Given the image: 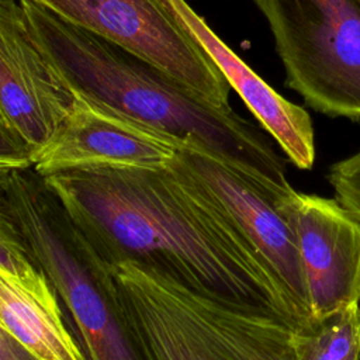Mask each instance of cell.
Segmentation results:
<instances>
[{"instance_id": "cell-1", "label": "cell", "mask_w": 360, "mask_h": 360, "mask_svg": "<svg viewBox=\"0 0 360 360\" xmlns=\"http://www.w3.org/2000/svg\"><path fill=\"white\" fill-rule=\"evenodd\" d=\"M41 180L66 221L104 260L155 266L197 292L301 330L180 150L163 169L70 170Z\"/></svg>"}, {"instance_id": "cell-2", "label": "cell", "mask_w": 360, "mask_h": 360, "mask_svg": "<svg viewBox=\"0 0 360 360\" xmlns=\"http://www.w3.org/2000/svg\"><path fill=\"white\" fill-rule=\"evenodd\" d=\"M20 1L32 37L73 91L177 138L197 139L277 204L295 193L269 136L231 107H215L138 56L32 0Z\"/></svg>"}, {"instance_id": "cell-3", "label": "cell", "mask_w": 360, "mask_h": 360, "mask_svg": "<svg viewBox=\"0 0 360 360\" xmlns=\"http://www.w3.org/2000/svg\"><path fill=\"white\" fill-rule=\"evenodd\" d=\"M139 360H297L295 329L132 259L98 280Z\"/></svg>"}, {"instance_id": "cell-4", "label": "cell", "mask_w": 360, "mask_h": 360, "mask_svg": "<svg viewBox=\"0 0 360 360\" xmlns=\"http://www.w3.org/2000/svg\"><path fill=\"white\" fill-rule=\"evenodd\" d=\"M266 17L285 84L329 117L360 121V0H253Z\"/></svg>"}, {"instance_id": "cell-5", "label": "cell", "mask_w": 360, "mask_h": 360, "mask_svg": "<svg viewBox=\"0 0 360 360\" xmlns=\"http://www.w3.org/2000/svg\"><path fill=\"white\" fill-rule=\"evenodd\" d=\"M3 187L31 255L73 319L86 359L139 360L41 177L32 167L15 169L6 174Z\"/></svg>"}, {"instance_id": "cell-6", "label": "cell", "mask_w": 360, "mask_h": 360, "mask_svg": "<svg viewBox=\"0 0 360 360\" xmlns=\"http://www.w3.org/2000/svg\"><path fill=\"white\" fill-rule=\"evenodd\" d=\"M32 1L160 69L210 104L231 107L225 76L160 0Z\"/></svg>"}, {"instance_id": "cell-7", "label": "cell", "mask_w": 360, "mask_h": 360, "mask_svg": "<svg viewBox=\"0 0 360 360\" xmlns=\"http://www.w3.org/2000/svg\"><path fill=\"white\" fill-rule=\"evenodd\" d=\"M179 150L266 269L301 330L309 328L311 302L300 250L278 204L233 163L197 139L184 138Z\"/></svg>"}, {"instance_id": "cell-8", "label": "cell", "mask_w": 360, "mask_h": 360, "mask_svg": "<svg viewBox=\"0 0 360 360\" xmlns=\"http://www.w3.org/2000/svg\"><path fill=\"white\" fill-rule=\"evenodd\" d=\"M181 141L75 91L68 114L32 152V170L45 177L70 170L163 169Z\"/></svg>"}, {"instance_id": "cell-9", "label": "cell", "mask_w": 360, "mask_h": 360, "mask_svg": "<svg viewBox=\"0 0 360 360\" xmlns=\"http://www.w3.org/2000/svg\"><path fill=\"white\" fill-rule=\"evenodd\" d=\"M75 91L31 34L20 0H0V121L30 150L42 146Z\"/></svg>"}, {"instance_id": "cell-10", "label": "cell", "mask_w": 360, "mask_h": 360, "mask_svg": "<svg viewBox=\"0 0 360 360\" xmlns=\"http://www.w3.org/2000/svg\"><path fill=\"white\" fill-rule=\"evenodd\" d=\"M278 208L295 233L312 321L360 304V219L336 198L298 191Z\"/></svg>"}, {"instance_id": "cell-11", "label": "cell", "mask_w": 360, "mask_h": 360, "mask_svg": "<svg viewBox=\"0 0 360 360\" xmlns=\"http://www.w3.org/2000/svg\"><path fill=\"white\" fill-rule=\"evenodd\" d=\"M181 27L200 44L225 76L262 128L278 143L298 169L308 170L315 162L314 127L309 114L273 87L246 65L197 14L186 0H160Z\"/></svg>"}, {"instance_id": "cell-12", "label": "cell", "mask_w": 360, "mask_h": 360, "mask_svg": "<svg viewBox=\"0 0 360 360\" xmlns=\"http://www.w3.org/2000/svg\"><path fill=\"white\" fill-rule=\"evenodd\" d=\"M0 321L38 360H87L49 278L31 284L0 267Z\"/></svg>"}, {"instance_id": "cell-13", "label": "cell", "mask_w": 360, "mask_h": 360, "mask_svg": "<svg viewBox=\"0 0 360 360\" xmlns=\"http://www.w3.org/2000/svg\"><path fill=\"white\" fill-rule=\"evenodd\" d=\"M297 360H360V304L350 302L295 332Z\"/></svg>"}, {"instance_id": "cell-14", "label": "cell", "mask_w": 360, "mask_h": 360, "mask_svg": "<svg viewBox=\"0 0 360 360\" xmlns=\"http://www.w3.org/2000/svg\"><path fill=\"white\" fill-rule=\"evenodd\" d=\"M8 172L11 170H0V267L25 283L38 284L45 281L48 276L31 255L8 208L3 187Z\"/></svg>"}, {"instance_id": "cell-15", "label": "cell", "mask_w": 360, "mask_h": 360, "mask_svg": "<svg viewBox=\"0 0 360 360\" xmlns=\"http://www.w3.org/2000/svg\"><path fill=\"white\" fill-rule=\"evenodd\" d=\"M335 198L360 219V150L335 162L326 174Z\"/></svg>"}, {"instance_id": "cell-16", "label": "cell", "mask_w": 360, "mask_h": 360, "mask_svg": "<svg viewBox=\"0 0 360 360\" xmlns=\"http://www.w3.org/2000/svg\"><path fill=\"white\" fill-rule=\"evenodd\" d=\"M32 167L31 150L4 125H0V170Z\"/></svg>"}, {"instance_id": "cell-17", "label": "cell", "mask_w": 360, "mask_h": 360, "mask_svg": "<svg viewBox=\"0 0 360 360\" xmlns=\"http://www.w3.org/2000/svg\"><path fill=\"white\" fill-rule=\"evenodd\" d=\"M0 360H38L35 359L0 321Z\"/></svg>"}, {"instance_id": "cell-18", "label": "cell", "mask_w": 360, "mask_h": 360, "mask_svg": "<svg viewBox=\"0 0 360 360\" xmlns=\"http://www.w3.org/2000/svg\"><path fill=\"white\" fill-rule=\"evenodd\" d=\"M0 125H3V124H1V121H0Z\"/></svg>"}]
</instances>
